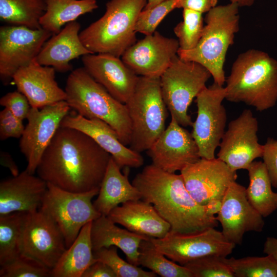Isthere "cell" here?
<instances>
[{"instance_id":"cell-1","label":"cell","mask_w":277,"mask_h":277,"mask_svg":"<svg viewBox=\"0 0 277 277\" xmlns=\"http://www.w3.org/2000/svg\"><path fill=\"white\" fill-rule=\"evenodd\" d=\"M111 157L85 133L60 126L36 172L48 184L84 193L100 189Z\"/></svg>"},{"instance_id":"cell-2","label":"cell","mask_w":277,"mask_h":277,"mask_svg":"<svg viewBox=\"0 0 277 277\" xmlns=\"http://www.w3.org/2000/svg\"><path fill=\"white\" fill-rule=\"evenodd\" d=\"M132 184L141 200L151 203L170 225V231L192 233L219 225L216 216L196 202L187 190L182 175L166 171L153 165L146 166Z\"/></svg>"},{"instance_id":"cell-3","label":"cell","mask_w":277,"mask_h":277,"mask_svg":"<svg viewBox=\"0 0 277 277\" xmlns=\"http://www.w3.org/2000/svg\"><path fill=\"white\" fill-rule=\"evenodd\" d=\"M225 82L227 101L267 110L277 102V61L263 51L249 49L238 55Z\"/></svg>"},{"instance_id":"cell-4","label":"cell","mask_w":277,"mask_h":277,"mask_svg":"<svg viewBox=\"0 0 277 277\" xmlns=\"http://www.w3.org/2000/svg\"><path fill=\"white\" fill-rule=\"evenodd\" d=\"M65 91L66 101L71 109L86 118L106 122L116 131L123 144L130 145L132 127L126 104L112 96L84 67L72 71Z\"/></svg>"},{"instance_id":"cell-5","label":"cell","mask_w":277,"mask_h":277,"mask_svg":"<svg viewBox=\"0 0 277 277\" xmlns=\"http://www.w3.org/2000/svg\"><path fill=\"white\" fill-rule=\"evenodd\" d=\"M239 6L234 3L219 5L206 13L202 36L190 50L179 49L177 55L185 61L199 63L213 78L214 83L223 86L226 78L224 64L227 51L234 43L239 30Z\"/></svg>"},{"instance_id":"cell-6","label":"cell","mask_w":277,"mask_h":277,"mask_svg":"<svg viewBox=\"0 0 277 277\" xmlns=\"http://www.w3.org/2000/svg\"><path fill=\"white\" fill-rule=\"evenodd\" d=\"M147 0H110L103 15L80 33L84 46L93 53L120 57L137 41L135 25Z\"/></svg>"},{"instance_id":"cell-7","label":"cell","mask_w":277,"mask_h":277,"mask_svg":"<svg viewBox=\"0 0 277 277\" xmlns=\"http://www.w3.org/2000/svg\"><path fill=\"white\" fill-rule=\"evenodd\" d=\"M131 120L130 148L147 151L165 130L168 109L162 94L160 77L140 76L126 103Z\"/></svg>"},{"instance_id":"cell-8","label":"cell","mask_w":277,"mask_h":277,"mask_svg":"<svg viewBox=\"0 0 277 277\" xmlns=\"http://www.w3.org/2000/svg\"><path fill=\"white\" fill-rule=\"evenodd\" d=\"M211 76L202 65L183 60L177 55L160 76L162 94L168 110L183 127L192 126L189 107Z\"/></svg>"},{"instance_id":"cell-9","label":"cell","mask_w":277,"mask_h":277,"mask_svg":"<svg viewBox=\"0 0 277 277\" xmlns=\"http://www.w3.org/2000/svg\"><path fill=\"white\" fill-rule=\"evenodd\" d=\"M99 190L75 193L47 183V189L39 210L57 224L64 237L67 248L74 242L86 224L101 215L92 202Z\"/></svg>"},{"instance_id":"cell-10","label":"cell","mask_w":277,"mask_h":277,"mask_svg":"<svg viewBox=\"0 0 277 277\" xmlns=\"http://www.w3.org/2000/svg\"><path fill=\"white\" fill-rule=\"evenodd\" d=\"M225 98V87L214 83L205 86L196 97L197 116L191 133L201 158H215V150L225 131L227 113L222 104Z\"/></svg>"},{"instance_id":"cell-11","label":"cell","mask_w":277,"mask_h":277,"mask_svg":"<svg viewBox=\"0 0 277 277\" xmlns=\"http://www.w3.org/2000/svg\"><path fill=\"white\" fill-rule=\"evenodd\" d=\"M150 240L156 249L181 265L208 255L227 257L235 246L215 228L186 233L170 231L163 238Z\"/></svg>"},{"instance_id":"cell-12","label":"cell","mask_w":277,"mask_h":277,"mask_svg":"<svg viewBox=\"0 0 277 277\" xmlns=\"http://www.w3.org/2000/svg\"><path fill=\"white\" fill-rule=\"evenodd\" d=\"M70 109L66 101L40 109L31 107L19 143L21 151L27 162L25 170L29 173L34 174L36 171L43 153Z\"/></svg>"},{"instance_id":"cell-13","label":"cell","mask_w":277,"mask_h":277,"mask_svg":"<svg viewBox=\"0 0 277 277\" xmlns=\"http://www.w3.org/2000/svg\"><path fill=\"white\" fill-rule=\"evenodd\" d=\"M43 28L22 26L0 28V78L8 85L19 69L35 60L45 42L52 35Z\"/></svg>"},{"instance_id":"cell-14","label":"cell","mask_w":277,"mask_h":277,"mask_svg":"<svg viewBox=\"0 0 277 277\" xmlns=\"http://www.w3.org/2000/svg\"><path fill=\"white\" fill-rule=\"evenodd\" d=\"M64 237L57 224L40 210L26 213L21 254L52 269L66 250Z\"/></svg>"},{"instance_id":"cell-15","label":"cell","mask_w":277,"mask_h":277,"mask_svg":"<svg viewBox=\"0 0 277 277\" xmlns=\"http://www.w3.org/2000/svg\"><path fill=\"white\" fill-rule=\"evenodd\" d=\"M258 121L250 109H245L231 121L222 138L217 158L236 171L246 169L254 160L262 157L264 145L259 142Z\"/></svg>"},{"instance_id":"cell-16","label":"cell","mask_w":277,"mask_h":277,"mask_svg":"<svg viewBox=\"0 0 277 277\" xmlns=\"http://www.w3.org/2000/svg\"><path fill=\"white\" fill-rule=\"evenodd\" d=\"M180 172L187 190L202 205L212 199H223L229 186L238 177L236 171L218 158H201Z\"/></svg>"},{"instance_id":"cell-17","label":"cell","mask_w":277,"mask_h":277,"mask_svg":"<svg viewBox=\"0 0 277 277\" xmlns=\"http://www.w3.org/2000/svg\"><path fill=\"white\" fill-rule=\"evenodd\" d=\"M216 219L224 236L235 245L242 243L246 232L262 231L265 224L263 217L248 201L246 188L236 181L226 191Z\"/></svg>"},{"instance_id":"cell-18","label":"cell","mask_w":277,"mask_h":277,"mask_svg":"<svg viewBox=\"0 0 277 277\" xmlns=\"http://www.w3.org/2000/svg\"><path fill=\"white\" fill-rule=\"evenodd\" d=\"M179 49L177 39L155 31L128 48L121 59L138 76L160 77L177 55Z\"/></svg>"},{"instance_id":"cell-19","label":"cell","mask_w":277,"mask_h":277,"mask_svg":"<svg viewBox=\"0 0 277 277\" xmlns=\"http://www.w3.org/2000/svg\"><path fill=\"white\" fill-rule=\"evenodd\" d=\"M147 153L153 165L170 173L181 171L201 159L191 133L172 116L167 127Z\"/></svg>"},{"instance_id":"cell-20","label":"cell","mask_w":277,"mask_h":277,"mask_svg":"<svg viewBox=\"0 0 277 277\" xmlns=\"http://www.w3.org/2000/svg\"><path fill=\"white\" fill-rule=\"evenodd\" d=\"M84 69L120 102L126 104L133 94L139 76L120 57L107 53H90L82 57Z\"/></svg>"},{"instance_id":"cell-21","label":"cell","mask_w":277,"mask_h":277,"mask_svg":"<svg viewBox=\"0 0 277 277\" xmlns=\"http://www.w3.org/2000/svg\"><path fill=\"white\" fill-rule=\"evenodd\" d=\"M60 126L76 129L91 137L110 154L121 169L139 168L144 164V159L140 153L123 144L116 131L102 120L87 118L77 113H68L63 118Z\"/></svg>"},{"instance_id":"cell-22","label":"cell","mask_w":277,"mask_h":277,"mask_svg":"<svg viewBox=\"0 0 277 277\" xmlns=\"http://www.w3.org/2000/svg\"><path fill=\"white\" fill-rule=\"evenodd\" d=\"M55 71L54 68L42 65L35 59L18 70L12 80L17 90L27 97L31 107L40 109L66 100L65 91L55 80Z\"/></svg>"},{"instance_id":"cell-23","label":"cell","mask_w":277,"mask_h":277,"mask_svg":"<svg viewBox=\"0 0 277 277\" xmlns=\"http://www.w3.org/2000/svg\"><path fill=\"white\" fill-rule=\"evenodd\" d=\"M47 189V183L26 170L0 183V215L15 212L38 211Z\"/></svg>"},{"instance_id":"cell-24","label":"cell","mask_w":277,"mask_h":277,"mask_svg":"<svg viewBox=\"0 0 277 277\" xmlns=\"http://www.w3.org/2000/svg\"><path fill=\"white\" fill-rule=\"evenodd\" d=\"M80 29L81 24L75 21L68 23L59 33L52 35L38 54L37 63L52 67L56 71L66 72L72 69V60L93 53L82 42Z\"/></svg>"},{"instance_id":"cell-25","label":"cell","mask_w":277,"mask_h":277,"mask_svg":"<svg viewBox=\"0 0 277 277\" xmlns=\"http://www.w3.org/2000/svg\"><path fill=\"white\" fill-rule=\"evenodd\" d=\"M141 200L129 201L116 206L107 216L135 233L150 238H164L170 230V224L151 203Z\"/></svg>"},{"instance_id":"cell-26","label":"cell","mask_w":277,"mask_h":277,"mask_svg":"<svg viewBox=\"0 0 277 277\" xmlns=\"http://www.w3.org/2000/svg\"><path fill=\"white\" fill-rule=\"evenodd\" d=\"M116 224L104 215L92 221L91 239L93 251L115 246L124 252L128 262L139 266L140 244L150 238L122 229Z\"/></svg>"},{"instance_id":"cell-27","label":"cell","mask_w":277,"mask_h":277,"mask_svg":"<svg viewBox=\"0 0 277 277\" xmlns=\"http://www.w3.org/2000/svg\"><path fill=\"white\" fill-rule=\"evenodd\" d=\"M122 174L121 168L111 157L101 183L97 199L93 203L96 210L107 216L120 204L142 199L138 190L128 180L129 170Z\"/></svg>"},{"instance_id":"cell-28","label":"cell","mask_w":277,"mask_h":277,"mask_svg":"<svg viewBox=\"0 0 277 277\" xmlns=\"http://www.w3.org/2000/svg\"><path fill=\"white\" fill-rule=\"evenodd\" d=\"M92 222L81 229L74 242L63 253L50 270L51 277H82L84 271L96 261L91 239Z\"/></svg>"},{"instance_id":"cell-29","label":"cell","mask_w":277,"mask_h":277,"mask_svg":"<svg viewBox=\"0 0 277 277\" xmlns=\"http://www.w3.org/2000/svg\"><path fill=\"white\" fill-rule=\"evenodd\" d=\"M46 9L39 21L43 29L53 34L80 16L98 8L97 0H46Z\"/></svg>"},{"instance_id":"cell-30","label":"cell","mask_w":277,"mask_h":277,"mask_svg":"<svg viewBox=\"0 0 277 277\" xmlns=\"http://www.w3.org/2000/svg\"><path fill=\"white\" fill-rule=\"evenodd\" d=\"M249 183L246 188L248 201L263 217L271 215L277 209V192L272 190V184L262 161H253L247 169Z\"/></svg>"},{"instance_id":"cell-31","label":"cell","mask_w":277,"mask_h":277,"mask_svg":"<svg viewBox=\"0 0 277 277\" xmlns=\"http://www.w3.org/2000/svg\"><path fill=\"white\" fill-rule=\"evenodd\" d=\"M46 9V0H0V19L10 25L41 29Z\"/></svg>"},{"instance_id":"cell-32","label":"cell","mask_w":277,"mask_h":277,"mask_svg":"<svg viewBox=\"0 0 277 277\" xmlns=\"http://www.w3.org/2000/svg\"><path fill=\"white\" fill-rule=\"evenodd\" d=\"M26 213L0 215V266L21 254V242Z\"/></svg>"},{"instance_id":"cell-33","label":"cell","mask_w":277,"mask_h":277,"mask_svg":"<svg viewBox=\"0 0 277 277\" xmlns=\"http://www.w3.org/2000/svg\"><path fill=\"white\" fill-rule=\"evenodd\" d=\"M139 265L162 277H193L185 266L167 259L155 247L150 239L143 240L139 247Z\"/></svg>"},{"instance_id":"cell-34","label":"cell","mask_w":277,"mask_h":277,"mask_svg":"<svg viewBox=\"0 0 277 277\" xmlns=\"http://www.w3.org/2000/svg\"><path fill=\"white\" fill-rule=\"evenodd\" d=\"M223 260L236 277H277V262L269 255Z\"/></svg>"},{"instance_id":"cell-35","label":"cell","mask_w":277,"mask_h":277,"mask_svg":"<svg viewBox=\"0 0 277 277\" xmlns=\"http://www.w3.org/2000/svg\"><path fill=\"white\" fill-rule=\"evenodd\" d=\"M183 9V19L175 26L173 31L179 42V49L190 50L196 47L202 36L204 19L201 13Z\"/></svg>"},{"instance_id":"cell-36","label":"cell","mask_w":277,"mask_h":277,"mask_svg":"<svg viewBox=\"0 0 277 277\" xmlns=\"http://www.w3.org/2000/svg\"><path fill=\"white\" fill-rule=\"evenodd\" d=\"M96 261H101L108 265L115 272L117 277H156L152 271H147L126 262L118 254L117 247L111 246L102 248L93 251Z\"/></svg>"},{"instance_id":"cell-37","label":"cell","mask_w":277,"mask_h":277,"mask_svg":"<svg viewBox=\"0 0 277 277\" xmlns=\"http://www.w3.org/2000/svg\"><path fill=\"white\" fill-rule=\"evenodd\" d=\"M48 276H51L50 270L21 254L0 267V277Z\"/></svg>"},{"instance_id":"cell-38","label":"cell","mask_w":277,"mask_h":277,"mask_svg":"<svg viewBox=\"0 0 277 277\" xmlns=\"http://www.w3.org/2000/svg\"><path fill=\"white\" fill-rule=\"evenodd\" d=\"M223 257L208 255L190 261L183 266L192 274L193 277H235Z\"/></svg>"},{"instance_id":"cell-39","label":"cell","mask_w":277,"mask_h":277,"mask_svg":"<svg viewBox=\"0 0 277 277\" xmlns=\"http://www.w3.org/2000/svg\"><path fill=\"white\" fill-rule=\"evenodd\" d=\"M179 0H166L149 9H143L135 25V31L152 34L164 17L174 9Z\"/></svg>"},{"instance_id":"cell-40","label":"cell","mask_w":277,"mask_h":277,"mask_svg":"<svg viewBox=\"0 0 277 277\" xmlns=\"http://www.w3.org/2000/svg\"><path fill=\"white\" fill-rule=\"evenodd\" d=\"M25 127L23 120L15 116L10 110L4 108L0 112V140L8 138H20Z\"/></svg>"},{"instance_id":"cell-41","label":"cell","mask_w":277,"mask_h":277,"mask_svg":"<svg viewBox=\"0 0 277 277\" xmlns=\"http://www.w3.org/2000/svg\"><path fill=\"white\" fill-rule=\"evenodd\" d=\"M0 105L23 121L27 118L31 108L27 97L18 90L8 92L3 96L0 99Z\"/></svg>"},{"instance_id":"cell-42","label":"cell","mask_w":277,"mask_h":277,"mask_svg":"<svg viewBox=\"0 0 277 277\" xmlns=\"http://www.w3.org/2000/svg\"><path fill=\"white\" fill-rule=\"evenodd\" d=\"M262 157L272 186L277 188V140L271 137L267 139Z\"/></svg>"},{"instance_id":"cell-43","label":"cell","mask_w":277,"mask_h":277,"mask_svg":"<svg viewBox=\"0 0 277 277\" xmlns=\"http://www.w3.org/2000/svg\"><path fill=\"white\" fill-rule=\"evenodd\" d=\"M218 0H179L176 8L188 9L203 14L216 6Z\"/></svg>"},{"instance_id":"cell-44","label":"cell","mask_w":277,"mask_h":277,"mask_svg":"<svg viewBox=\"0 0 277 277\" xmlns=\"http://www.w3.org/2000/svg\"><path fill=\"white\" fill-rule=\"evenodd\" d=\"M82 277H117L113 270L106 264L96 261L83 273Z\"/></svg>"},{"instance_id":"cell-45","label":"cell","mask_w":277,"mask_h":277,"mask_svg":"<svg viewBox=\"0 0 277 277\" xmlns=\"http://www.w3.org/2000/svg\"><path fill=\"white\" fill-rule=\"evenodd\" d=\"M1 164L7 168L13 176H17L19 173L18 167L11 156L7 152L1 151L0 154Z\"/></svg>"},{"instance_id":"cell-46","label":"cell","mask_w":277,"mask_h":277,"mask_svg":"<svg viewBox=\"0 0 277 277\" xmlns=\"http://www.w3.org/2000/svg\"><path fill=\"white\" fill-rule=\"evenodd\" d=\"M263 252L267 255H271L277 262V239L267 238L264 245Z\"/></svg>"},{"instance_id":"cell-47","label":"cell","mask_w":277,"mask_h":277,"mask_svg":"<svg viewBox=\"0 0 277 277\" xmlns=\"http://www.w3.org/2000/svg\"><path fill=\"white\" fill-rule=\"evenodd\" d=\"M222 199H214L209 201L204 205L207 212L214 215L217 214L221 209Z\"/></svg>"},{"instance_id":"cell-48","label":"cell","mask_w":277,"mask_h":277,"mask_svg":"<svg viewBox=\"0 0 277 277\" xmlns=\"http://www.w3.org/2000/svg\"><path fill=\"white\" fill-rule=\"evenodd\" d=\"M231 3H236L239 7H250L254 3L255 0H230Z\"/></svg>"},{"instance_id":"cell-49","label":"cell","mask_w":277,"mask_h":277,"mask_svg":"<svg viewBox=\"0 0 277 277\" xmlns=\"http://www.w3.org/2000/svg\"><path fill=\"white\" fill-rule=\"evenodd\" d=\"M165 1L166 0H147V4L144 9H151Z\"/></svg>"}]
</instances>
